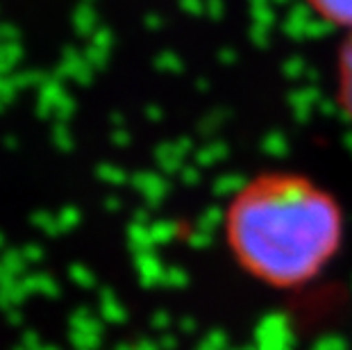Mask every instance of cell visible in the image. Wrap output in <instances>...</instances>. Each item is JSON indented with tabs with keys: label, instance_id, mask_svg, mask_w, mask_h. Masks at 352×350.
<instances>
[{
	"label": "cell",
	"instance_id": "obj_1",
	"mask_svg": "<svg viewBox=\"0 0 352 350\" xmlns=\"http://www.w3.org/2000/svg\"><path fill=\"white\" fill-rule=\"evenodd\" d=\"M226 243L243 273L273 289L316 280L339 255L346 219L332 193L294 171H266L234 191Z\"/></svg>",
	"mask_w": 352,
	"mask_h": 350
},
{
	"label": "cell",
	"instance_id": "obj_2",
	"mask_svg": "<svg viewBox=\"0 0 352 350\" xmlns=\"http://www.w3.org/2000/svg\"><path fill=\"white\" fill-rule=\"evenodd\" d=\"M336 96H339L343 114L348 116V121H352V34L343 43L339 55V91Z\"/></svg>",
	"mask_w": 352,
	"mask_h": 350
},
{
	"label": "cell",
	"instance_id": "obj_3",
	"mask_svg": "<svg viewBox=\"0 0 352 350\" xmlns=\"http://www.w3.org/2000/svg\"><path fill=\"white\" fill-rule=\"evenodd\" d=\"M307 5L325 23L352 30V0H307Z\"/></svg>",
	"mask_w": 352,
	"mask_h": 350
}]
</instances>
